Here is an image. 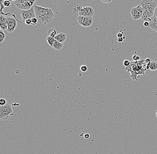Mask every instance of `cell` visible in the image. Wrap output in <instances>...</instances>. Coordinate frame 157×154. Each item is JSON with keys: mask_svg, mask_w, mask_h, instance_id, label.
I'll list each match as a JSON object with an SVG mask.
<instances>
[{"mask_svg": "<svg viewBox=\"0 0 157 154\" xmlns=\"http://www.w3.org/2000/svg\"><path fill=\"white\" fill-rule=\"evenodd\" d=\"M34 7L36 18L39 23L45 25L52 22L55 16L53 9L36 5Z\"/></svg>", "mask_w": 157, "mask_h": 154, "instance_id": "obj_1", "label": "cell"}, {"mask_svg": "<svg viewBox=\"0 0 157 154\" xmlns=\"http://www.w3.org/2000/svg\"><path fill=\"white\" fill-rule=\"evenodd\" d=\"M13 115L14 113L12 105L7 103L6 105L0 107V119L1 120H5Z\"/></svg>", "mask_w": 157, "mask_h": 154, "instance_id": "obj_2", "label": "cell"}, {"mask_svg": "<svg viewBox=\"0 0 157 154\" xmlns=\"http://www.w3.org/2000/svg\"><path fill=\"white\" fill-rule=\"evenodd\" d=\"M15 4L19 9L21 10H28L33 6V5L35 2V0H17L13 1Z\"/></svg>", "mask_w": 157, "mask_h": 154, "instance_id": "obj_3", "label": "cell"}, {"mask_svg": "<svg viewBox=\"0 0 157 154\" xmlns=\"http://www.w3.org/2000/svg\"><path fill=\"white\" fill-rule=\"evenodd\" d=\"M140 5L142 6L144 11L154 13L157 7V3L152 0H142Z\"/></svg>", "mask_w": 157, "mask_h": 154, "instance_id": "obj_4", "label": "cell"}, {"mask_svg": "<svg viewBox=\"0 0 157 154\" xmlns=\"http://www.w3.org/2000/svg\"><path fill=\"white\" fill-rule=\"evenodd\" d=\"M144 12V10L141 5H138L136 7L131 9V14L132 19L135 20H139L142 18Z\"/></svg>", "mask_w": 157, "mask_h": 154, "instance_id": "obj_5", "label": "cell"}, {"mask_svg": "<svg viewBox=\"0 0 157 154\" xmlns=\"http://www.w3.org/2000/svg\"><path fill=\"white\" fill-rule=\"evenodd\" d=\"M19 13L21 14L22 20L24 22H25V20L27 19H31L33 18H36L34 6H32L29 10H21Z\"/></svg>", "mask_w": 157, "mask_h": 154, "instance_id": "obj_6", "label": "cell"}, {"mask_svg": "<svg viewBox=\"0 0 157 154\" xmlns=\"http://www.w3.org/2000/svg\"><path fill=\"white\" fill-rule=\"evenodd\" d=\"M77 20H78V24L84 27H89L93 23V17L79 16L77 18Z\"/></svg>", "mask_w": 157, "mask_h": 154, "instance_id": "obj_7", "label": "cell"}, {"mask_svg": "<svg viewBox=\"0 0 157 154\" xmlns=\"http://www.w3.org/2000/svg\"><path fill=\"white\" fill-rule=\"evenodd\" d=\"M7 24L8 25L7 31L9 33H12L16 28L17 22L13 17H7Z\"/></svg>", "mask_w": 157, "mask_h": 154, "instance_id": "obj_8", "label": "cell"}, {"mask_svg": "<svg viewBox=\"0 0 157 154\" xmlns=\"http://www.w3.org/2000/svg\"><path fill=\"white\" fill-rule=\"evenodd\" d=\"M94 14V10L91 7H84L78 13L79 16H89L93 17Z\"/></svg>", "mask_w": 157, "mask_h": 154, "instance_id": "obj_9", "label": "cell"}, {"mask_svg": "<svg viewBox=\"0 0 157 154\" xmlns=\"http://www.w3.org/2000/svg\"><path fill=\"white\" fill-rule=\"evenodd\" d=\"M154 16H155L154 13L144 11V13H143V15H142L141 19H142L143 21H147V22L150 23V22L151 21Z\"/></svg>", "mask_w": 157, "mask_h": 154, "instance_id": "obj_10", "label": "cell"}, {"mask_svg": "<svg viewBox=\"0 0 157 154\" xmlns=\"http://www.w3.org/2000/svg\"><path fill=\"white\" fill-rule=\"evenodd\" d=\"M55 40L61 43H63L67 39V35L64 33H60L55 37Z\"/></svg>", "mask_w": 157, "mask_h": 154, "instance_id": "obj_11", "label": "cell"}, {"mask_svg": "<svg viewBox=\"0 0 157 154\" xmlns=\"http://www.w3.org/2000/svg\"><path fill=\"white\" fill-rule=\"evenodd\" d=\"M149 27L157 33V18L155 16H154L151 21L150 22Z\"/></svg>", "mask_w": 157, "mask_h": 154, "instance_id": "obj_12", "label": "cell"}, {"mask_svg": "<svg viewBox=\"0 0 157 154\" xmlns=\"http://www.w3.org/2000/svg\"><path fill=\"white\" fill-rule=\"evenodd\" d=\"M63 47V44L59 42L58 41L56 40L53 45V48L54 49L56 50H61L62 49Z\"/></svg>", "mask_w": 157, "mask_h": 154, "instance_id": "obj_13", "label": "cell"}, {"mask_svg": "<svg viewBox=\"0 0 157 154\" xmlns=\"http://www.w3.org/2000/svg\"><path fill=\"white\" fill-rule=\"evenodd\" d=\"M150 70H152V71H155L157 70V61L153 60V61H151V63L150 64Z\"/></svg>", "mask_w": 157, "mask_h": 154, "instance_id": "obj_14", "label": "cell"}, {"mask_svg": "<svg viewBox=\"0 0 157 154\" xmlns=\"http://www.w3.org/2000/svg\"><path fill=\"white\" fill-rule=\"evenodd\" d=\"M47 41H48V43L49 44V45H50L51 46H52V47H53L54 43H55V41H56L55 38L50 37V36H48V37H47Z\"/></svg>", "mask_w": 157, "mask_h": 154, "instance_id": "obj_15", "label": "cell"}, {"mask_svg": "<svg viewBox=\"0 0 157 154\" xmlns=\"http://www.w3.org/2000/svg\"><path fill=\"white\" fill-rule=\"evenodd\" d=\"M56 31L54 29H50L48 31V34L49 36L54 38H55V37L56 36Z\"/></svg>", "mask_w": 157, "mask_h": 154, "instance_id": "obj_16", "label": "cell"}, {"mask_svg": "<svg viewBox=\"0 0 157 154\" xmlns=\"http://www.w3.org/2000/svg\"><path fill=\"white\" fill-rule=\"evenodd\" d=\"M82 8H83V7H82V6L79 5L74 6L73 8V12L74 13H79L80 10L82 9Z\"/></svg>", "mask_w": 157, "mask_h": 154, "instance_id": "obj_17", "label": "cell"}, {"mask_svg": "<svg viewBox=\"0 0 157 154\" xmlns=\"http://www.w3.org/2000/svg\"><path fill=\"white\" fill-rule=\"evenodd\" d=\"M0 28H1V30H2V31L7 30L8 29L7 24L4 22L0 21Z\"/></svg>", "mask_w": 157, "mask_h": 154, "instance_id": "obj_18", "label": "cell"}, {"mask_svg": "<svg viewBox=\"0 0 157 154\" xmlns=\"http://www.w3.org/2000/svg\"><path fill=\"white\" fill-rule=\"evenodd\" d=\"M6 34L2 30H0V43H2L4 41Z\"/></svg>", "mask_w": 157, "mask_h": 154, "instance_id": "obj_19", "label": "cell"}, {"mask_svg": "<svg viewBox=\"0 0 157 154\" xmlns=\"http://www.w3.org/2000/svg\"><path fill=\"white\" fill-rule=\"evenodd\" d=\"M11 2H13V1L5 0V1H3V4L5 7H8L11 5Z\"/></svg>", "mask_w": 157, "mask_h": 154, "instance_id": "obj_20", "label": "cell"}, {"mask_svg": "<svg viewBox=\"0 0 157 154\" xmlns=\"http://www.w3.org/2000/svg\"><path fill=\"white\" fill-rule=\"evenodd\" d=\"M38 22V20L37 18H33L31 19V24L32 25H37Z\"/></svg>", "mask_w": 157, "mask_h": 154, "instance_id": "obj_21", "label": "cell"}, {"mask_svg": "<svg viewBox=\"0 0 157 154\" xmlns=\"http://www.w3.org/2000/svg\"><path fill=\"white\" fill-rule=\"evenodd\" d=\"M80 69L82 72H86L88 70V67L86 65H82Z\"/></svg>", "mask_w": 157, "mask_h": 154, "instance_id": "obj_22", "label": "cell"}, {"mask_svg": "<svg viewBox=\"0 0 157 154\" xmlns=\"http://www.w3.org/2000/svg\"><path fill=\"white\" fill-rule=\"evenodd\" d=\"M6 101V99H0V105L1 106H4L7 104Z\"/></svg>", "mask_w": 157, "mask_h": 154, "instance_id": "obj_23", "label": "cell"}, {"mask_svg": "<svg viewBox=\"0 0 157 154\" xmlns=\"http://www.w3.org/2000/svg\"><path fill=\"white\" fill-rule=\"evenodd\" d=\"M130 63H131V62H130L129 60H124V61L123 64L125 66V67H128V66H129V65H130Z\"/></svg>", "mask_w": 157, "mask_h": 154, "instance_id": "obj_24", "label": "cell"}, {"mask_svg": "<svg viewBox=\"0 0 157 154\" xmlns=\"http://www.w3.org/2000/svg\"><path fill=\"white\" fill-rule=\"evenodd\" d=\"M132 58L133 60H134V61H137L140 60V57H139V56H137L136 55L133 56Z\"/></svg>", "mask_w": 157, "mask_h": 154, "instance_id": "obj_25", "label": "cell"}, {"mask_svg": "<svg viewBox=\"0 0 157 154\" xmlns=\"http://www.w3.org/2000/svg\"><path fill=\"white\" fill-rule=\"evenodd\" d=\"M25 24H26V25H31V19H27V20H25Z\"/></svg>", "mask_w": 157, "mask_h": 154, "instance_id": "obj_26", "label": "cell"}, {"mask_svg": "<svg viewBox=\"0 0 157 154\" xmlns=\"http://www.w3.org/2000/svg\"><path fill=\"white\" fill-rule=\"evenodd\" d=\"M102 2L105 3H110L111 2L112 0H102Z\"/></svg>", "mask_w": 157, "mask_h": 154, "instance_id": "obj_27", "label": "cell"}, {"mask_svg": "<svg viewBox=\"0 0 157 154\" xmlns=\"http://www.w3.org/2000/svg\"><path fill=\"white\" fill-rule=\"evenodd\" d=\"M143 25L145 27H149V25H150V23L148 22H147V21H145L143 23Z\"/></svg>", "mask_w": 157, "mask_h": 154, "instance_id": "obj_28", "label": "cell"}, {"mask_svg": "<svg viewBox=\"0 0 157 154\" xmlns=\"http://www.w3.org/2000/svg\"><path fill=\"white\" fill-rule=\"evenodd\" d=\"M84 137L85 139H88L90 137V135L88 133H86V134H84Z\"/></svg>", "mask_w": 157, "mask_h": 154, "instance_id": "obj_29", "label": "cell"}, {"mask_svg": "<svg viewBox=\"0 0 157 154\" xmlns=\"http://www.w3.org/2000/svg\"><path fill=\"white\" fill-rule=\"evenodd\" d=\"M117 37H118V38H122L123 34H122V33H118V34H117Z\"/></svg>", "mask_w": 157, "mask_h": 154, "instance_id": "obj_30", "label": "cell"}, {"mask_svg": "<svg viewBox=\"0 0 157 154\" xmlns=\"http://www.w3.org/2000/svg\"><path fill=\"white\" fill-rule=\"evenodd\" d=\"M123 41V38H118V41L119 42H122Z\"/></svg>", "mask_w": 157, "mask_h": 154, "instance_id": "obj_31", "label": "cell"}, {"mask_svg": "<svg viewBox=\"0 0 157 154\" xmlns=\"http://www.w3.org/2000/svg\"><path fill=\"white\" fill-rule=\"evenodd\" d=\"M154 15H155V16L157 18V7L155 9V13H154Z\"/></svg>", "mask_w": 157, "mask_h": 154, "instance_id": "obj_32", "label": "cell"}, {"mask_svg": "<svg viewBox=\"0 0 157 154\" xmlns=\"http://www.w3.org/2000/svg\"><path fill=\"white\" fill-rule=\"evenodd\" d=\"M12 105V106H13V105H14V106H19V104H17V103H14V104H13V105Z\"/></svg>", "mask_w": 157, "mask_h": 154, "instance_id": "obj_33", "label": "cell"}, {"mask_svg": "<svg viewBox=\"0 0 157 154\" xmlns=\"http://www.w3.org/2000/svg\"><path fill=\"white\" fill-rule=\"evenodd\" d=\"M156 116H157V110L156 111Z\"/></svg>", "mask_w": 157, "mask_h": 154, "instance_id": "obj_34", "label": "cell"}]
</instances>
